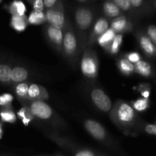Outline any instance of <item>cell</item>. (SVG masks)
I'll use <instances>...</instances> for the list:
<instances>
[{
	"label": "cell",
	"mask_w": 156,
	"mask_h": 156,
	"mask_svg": "<svg viewBox=\"0 0 156 156\" xmlns=\"http://www.w3.org/2000/svg\"><path fill=\"white\" fill-rule=\"evenodd\" d=\"M46 20L49 24L54 25L56 27L65 29L67 22L65 17L63 3L62 0H58L57 2L50 9H47L45 12Z\"/></svg>",
	"instance_id": "8992f818"
},
{
	"label": "cell",
	"mask_w": 156,
	"mask_h": 156,
	"mask_svg": "<svg viewBox=\"0 0 156 156\" xmlns=\"http://www.w3.org/2000/svg\"><path fill=\"white\" fill-rule=\"evenodd\" d=\"M28 82H19L15 87V93L19 101L27 100V91H28Z\"/></svg>",
	"instance_id": "cb8c5ba5"
},
{
	"label": "cell",
	"mask_w": 156,
	"mask_h": 156,
	"mask_svg": "<svg viewBox=\"0 0 156 156\" xmlns=\"http://www.w3.org/2000/svg\"><path fill=\"white\" fill-rule=\"evenodd\" d=\"M75 155L76 156H94L97 155V153L94 151L88 149H78L76 152H75Z\"/></svg>",
	"instance_id": "d590c367"
},
{
	"label": "cell",
	"mask_w": 156,
	"mask_h": 156,
	"mask_svg": "<svg viewBox=\"0 0 156 156\" xmlns=\"http://www.w3.org/2000/svg\"><path fill=\"white\" fill-rule=\"evenodd\" d=\"M147 36L150 38L151 41L156 45V26L154 24H150L147 26L145 30Z\"/></svg>",
	"instance_id": "d6a6232c"
},
{
	"label": "cell",
	"mask_w": 156,
	"mask_h": 156,
	"mask_svg": "<svg viewBox=\"0 0 156 156\" xmlns=\"http://www.w3.org/2000/svg\"><path fill=\"white\" fill-rule=\"evenodd\" d=\"M33 7V10L44 11V5L43 0H27Z\"/></svg>",
	"instance_id": "e575fe53"
},
{
	"label": "cell",
	"mask_w": 156,
	"mask_h": 156,
	"mask_svg": "<svg viewBox=\"0 0 156 156\" xmlns=\"http://www.w3.org/2000/svg\"><path fill=\"white\" fill-rule=\"evenodd\" d=\"M108 28H109V22L107 18L102 17L98 18L93 25L92 30L90 32L88 44L90 45L94 44L97 41L98 37L105 33Z\"/></svg>",
	"instance_id": "7c38bea8"
},
{
	"label": "cell",
	"mask_w": 156,
	"mask_h": 156,
	"mask_svg": "<svg viewBox=\"0 0 156 156\" xmlns=\"http://www.w3.org/2000/svg\"><path fill=\"white\" fill-rule=\"evenodd\" d=\"M94 12L87 6L78 7L75 11V21L78 29L82 35L89 30L94 21Z\"/></svg>",
	"instance_id": "5b68a950"
},
{
	"label": "cell",
	"mask_w": 156,
	"mask_h": 156,
	"mask_svg": "<svg viewBox=\"0 0 156 156\" xmlns=\"http://www.w3.org/2000/svg\"><path fill=\"white\" fill-rule=\"evenodd\" d=\"M124 57L126 58L129 62H131L133 64H135L136 62L142 59L141 55L138 52H129V53L125 54Z\"/></svg>",
	"instance_id": "836d02e7"
},
{
	"label": "cell",
	"mask_w": 156,
	"mask_h": 156,
	"mask_svg": "<svg viewBox=\"0 0 156 156\" xmlns=\"http://www.w3.org/2000/svg\"><path fill=\"white\" fill-rule=\"evenodd\" d=\"M48 98L49 94L44 87L37 84L30 83L27 91V100L47 101Z\"/></svg>",
	"instance_id": "5bb4252c"
},
{
	"label": "cell",
	"mask_w": 156,
	"mask_h": 156,
	"mask_svg": "<svg viewBox=\"0 0 156 156\" xmlns=\"http://www.w3.org/2000/svg\"><path fill=\"white\" fill-rule=\"evenodd\" d=\"M111 28H112L116 34L129 33L133 30V24L129 17L121 15L111 20Z\"/></svg>",
	"instance_id": "8fae6325"
},
{
	"label": "cell",
	"mask_w": 156,
	"mask_h": 156,
	"mask_svg": "<svg viewBox=\"0 0 156 156\" xmlns=\"http://www.w3.org/2000/svg\"><path fill=\"white\" fill-rule=\"evenodd\" d=\"M135 73L145 78H152L154 76V69L152 64L140 59L134 64Z\"/></svg>",
	"instance_id": "2e32d148"
},
{
	"label": "cell",
	"mask_w": 156,
	"mask_h": 156,
	"mask_svg": "<svg viewBox=\"0 0 156 156\" xmlns=\"http://www.w3.org/2000/svg\"><path fill=\"white\" fill-rule=\"evenodd\" d=\"M23 106L19 111L17 112V117L20 120H22V119H30V120H33L35 118L34 116L33 113L31 112L30 109L29 108V107L27 105L22 104Z\"/></svg>",
	"instance_id": "f546056e"
},
{
	"label": "cell",
	"mask_w": 156,
	"mask_h": 156,
	"mask_svg": "<svg viewBox=\"0 0 156 156\" xmlns=\"http://www.w3.org/2000/svg\"><path fill=\"white\" fill-rule=\"evenodd\" d=\"M1 2H2V0H0V3H1Z\"/></svg>",
	"instance_id": "60d3db41"
},
{
	"label": "cell",
	"mask_w": 156,
	"mask_h": 156,
	"mask_svg": "<svg viewBox=\"0 0 156 156\" xmlns=\"http://www.w3.org/2000/svg\"><path fill=\"white\" fill-rule=\"evenodd\" d=\"M155 123H156V122H155Z\"/></svg>",
	"instance_id": "b9f144b4"
},
{
	"label": "cell",
	"mask_w": 156,
	"mask_h": 156,
	"mask_svg": "<svg viewBox=\"0 0 156 156\" xmlns=\"http://www.w3.org/2000/svg\"><path fill=\"white\" fill-rule=\"evenodd\" d=\"M44 34L49 44L56 50L62 52V39H63V30L59 27L52 25L50 24H46L44 27Z\"/></svg>",
	"instance_id": "52a82bcc"
},
{
	"label": "cell",
	"mask_w": 156,
	"mask_h": 156,
	"mask_svg": "<svg viewBox=\"0 0 156 156\" xmlns=\"http://www.w3.org/2000/svg\"><path fill=\"white\" fill-rule=\"evenodd\" d=\"M135 130L142 131L149 135L156 136V123H147L141 120Z\"/></svg>",
	"instance_id": "4316f807"
},
{
	"label": "cell",
	"mask_w": 156,
	"mask_h": 156,
	"mask_svg": "<svg viewBox=\"0 0 156 156\" xmlns=\"http://www.w3.org/2000/svg\"><path fill=\"white\" fill-rule=\"evenodd\" d=\"M27 15H12L10 21V26L18 32H23L25 30L28 25Z\"/></svg>",
	"instance_id": "ac0fdd59"
},
{
	"label": "cell",
	"mask_w": 156,
	"mask_h": 156,
	"mask_svg": "<svg viewBox=\"0 0 156 156\" xmlns=\"http://www.w3.org/2000/svg\"><path fill=\"white\" fill-rule=\"evenodd\" d=\"M136 90L138 92L141 94L142 97L145 98H149L152 91V87L149 83H140L136 87Z\"/></svg>",
	"instance_id": "4dcf8cb0"
},
{
	"label": "cell",
	"mask_w": 156,
	"mask_h": 156,
	"mask_svg": "<svg viewBox=\"0 0 156 156\" xmlns=\"http://www.w3.org/2000/svg\"><path fill=\"white\" fill-rule=\"evenodd\" d=\"M76 1L79 2H81V3H88V2H90L94 1V0H76Z\"/></svg>",
	"instance_id": "f35d334b"
},
{
	"label": "cell",
	"mask_w": 156,
	"mask_h": 156,
	"mask_svg": "<svg viewBox=\"0 0 156 156\" xmlns=\"http://www.w3.org/2000/svg\"><path fill=\"white\" fill-rule=\"evenodd\" d=\"M21 104L27 105L36 118L52 123L59 124L57 115L55 114L51 107L44 101L41 100H23L20 101Z\"/></svg>",
	"instance_id": "7a4b0ae2"
},
{
	"label": "cell",
	"mask_w": 156,
	"mask_h": 156,
	"mask_svg": "<svg viewBox=\"0 0 156 156\" xmlns=\"http://www.w3.org/2000/svg\"><path fill=\"white\" fill-rule=\"evenodd\" d=\"M123 34H116L115 37H114V40L111 44L108 53H111V55L117 54L120 51V47H121L122 43H123Z\"/></svg>",
	"instance_id": "484cf974"
},
{
	"label": "cell",
	"mask_w": 156,
	"mask_h": 156,
	"mask_svg": "<svg viewBox=\"0 0 156 156\" xmlns=\"http://www.w3.org/2000/svg\"><path fill=\"white\" fill-rule=\"evenodd\" d=\"M149 1L150 2L151 5L153 7V9H155L156 10V0H149Z\"/></svg>",
	"instance_id": "74e56055"
},
{
	"label": "cell",
	"mask_w": 156,
	"mask_h": 156,
	"mask_svg": "<svg viewBox=\"0 0 156 156\" xmlns=\"http://www.w3.org/2000/svg\"><path fill=\"white\" fill-rule=\"evenodd\" d=\"M137 16H149L153 14V7L148 0H129Z\"/></svg>",
	"instance_id": "4fadbf2b"
},
{
	"label": "cell",
	"mask_w": 156,
	"mask_h": 156,
	"mask_svg": "<svg viewBox=\"0 0 156 156\" xmlns=\"http://www.w3.org/2000/svg\"><path fill=\"white\" fill-rule=\"evenodd\" d=\"M123 12H128L130 15H132L134 18H138L136 13L135 12L134 9L131 6L129 0H112Z\"/></svg>",
	"instance_id": "83f0119b"
},
{
	"label": "cell",
	"mask_w": 156,
	"mask_h": 156,
	"mask_svg": "<svg viewBox=\"0 0 156 156\" xmlns=\"http://www.w3.org/2000/svg\"><path fill=\"white\" fill-rule=\"evenodd\" d=\"M116 35V32L112 28H108L104 34L98 37L96 42L104 49L106 52L109 51L111 44Z\"/></svg>",
	"instance_id": "e0dca14e"
},
{
	"label": "cell",
	"mask_w": 156,
	"mask_h": 156,
	"mask_svg": "<svg viewBox=\"0 0 156 156\" xmlns=\"http://www.w3.org/2000/svg\"><path fill=\"white\" fill-rule=\"evenodd\" d=\"M79 41L70 23H67L63 30L62 52L64 57L73 62L79 55Z\"/></svg>",
	"instance_id": "3957f363"
},
{
	"label": "cell",
	"mask_w": 156,
	"mask_h": 156,
	"mask_svg": "<svg viewBox=\"0 0 156 156\" xmlns=\"http://www.w3.org/2000/svg\"><path fill=\"white\" fill-rule=\"evenodd\" d=\"M102 9L105 16L111 19L123 15V11L112 0H104Z\"/></svg>",
	"instance_id": "9a60e30c"
},
{
	"label": "cell",
	"mask_w": 156,
	"mask_h": 156,
	"mask_svg": "<svg viewBox=\"0 0 156 156\" xmlns=\"http://www.w3.org/2000/svg\"><path fill=\"white\" fill-rule=\"evenodd\" d=\"M6 9L12 15H25L27 8L25 4L21 0H13Z\"/></svg>",
	"instance_id": "d6986e66"
},
{
	"label": "cell",
	"mask_w": 156,
	"mask_h": 156,
	"mask_svg": "<svg viewBox=\"0 0 156 156\" xmlns=\"http://www.w3.org/2000/svg\"><path fill=\"white\" fill-rule=\"evenodd\" d=\"M14 97L12 94L5 93V94H1L0 95V107L5 108V107L11 106Z\"/></svg>",
	"instance_id": "1f68e13d"
},
{
	"label": "cell",
	"mask_w": 156,
	"mask_h": 156,
	"mask_svg": "<svg viewBox=\"0 0 156 156\" xmlns=\"http://www.w3.org/2000/svg\"><path fill=\"white\" fill-rule=\"evenodd\" d=\"M110 111L113 123L126 134H129L133 129H136L142 120L132 105L124 101H117Z\"/></svg>",
	"instance_id": "6da1fadb"
},
{
	"label": "cell",
	"mask_w": 156,
	"mask_h": 156,
	"mask_svg": "<svg viewBox=\"0 0 156 156\" xmlns=\"http://www.w3.org/2000/svg\"><path fill=\"white\" fill-rule=\"evenodd\" d=\"M91 99L94 105L103 112H109L112 108V101L102 89L95 88L91 91Z\"/></svg>",
	"instance_id": "30bf717a"
},
{
	"label": "cell",
	"mask_w": 156,
	"mask_h": 156,
	"mask_svg": "<svg viewBox=\"0 0 156 156\" xmlns=\"http://www.w3.org/2000/svg\"><path fill=\"white\" fill-rule=\"evenodd\" d=\"M3 134V129H2V123L0 122V140L2 139V136Z\"/></svg>",
	"instance_id": "ab89813d"
},
{
	"label": "cell",
	"mask_w": 156,
	"mask_h": 156,
	"mask_svg": "<svg viewBox=\"0 0 156 156\" xmlns=\"http://www.w3.org/2000/svg\"><path fill=\"white\" fill-rule=\"evenodd\" d=\"M117 68L120 73L124 76H130L133 73H135V67L134 64L129 62L126 58L122 57L117 60Z\"/></svg>",
	"instance_id": "44dd1931"
},
{
	"label": "cell",
	"mask_w": 156,
	"mask_h": 156,
	"mask_svg": "<svg viewBox=\"0 0 156 156\" xmlns=\"http://www.w3.org/2000/svg\"><path fill=\"white\" fill-rule=\"evenodd\" d=\"M44 1V8L46 9H50L53 7L55 4L58 2V0H43Z\"/></svg>",
	"instance_id": "8d00e7d4"
},
{
	"label": "cell",
	"mask_w": 156,
	"mask_h": 156,
	"mask_svg": "<svg viewBox=\"0 0 156 156\" xmlns=\"http://www.w3.org/2000/svg\"><path fill=\"white\" fill-rule=\"evenodd\" d=\"M27 21L29 24L32 25H39L44 24L47 21L45 13L44 11L33 10L27 17Z\"/></svg>",
	"instance_id": "7402d4cb"
},
{
	"label": "cell",
	"mask_w": 156,
	"mask_h": 156,
	"mask_svg": "<svg viewBox=\"0 0 156 156\" xmlns=\"http://www.w3.org/2000/svg\"><path fill=\"white\" fill-rule=\"evenodd\" d=\"M81 71L88 79H96L98 75L99 62L96 53L90 48L84 52L81 60Z\"/></svg>",
	"instance_id": "277c9868"
},
{
	"label": "cell",
	"mask_w": 156,
	"mask_h": 156,
	"mask_svg": "<svg viewBox=\"0 0 156 156\" xmlns=\"http://www.w3.org/2000/svg\"><path fill=\"white\" fill-rule=\"evenodd\" d=\"M0 117L2 121L5 123H14L17 120V116L12 110V106L5 107L0 111Z\"/></svg>",
	"instance_id": "603a6c76"
},
{
	"label": "cell",
	"mask_w": 156,
	"mask_h": 156,
	"mask_svg": "<svg viewBox=\"0 0 156 156\" xmlns=\"http://www.w3.org/2000/svg\"><path fill=\"white\" fill-rule=\"evenodd\" d=\"M12 69L5 64H0V82L9 83L11 82Z\"/></svg>",
	"instance_id": "f1b7e54d"
},
{
	"label": "cell",
	"mask_w": 156,
	"mask_h": 156,
	"mask_svg": "<svg viewBox=\"0 0 156 156\" xmlns=\"http://www.w3.org/2000/svg\"><path fill=\"white\" fill-rule=\"evenodd\" d=\"M84 127L89 135L99 142H108V133L105 128L98 121L91 119L85 120Z\"/></svg>",
	"instance_id": "ba28073f"
},
{
	"label": "cell",
	"mask_w": 156,
	"mask_h": 156,
	"mask_svg": "<svg viewBox=\"0 0 156 156\" xmlns=\"http://www.w3.org/2000/svg\"><path fill=\"white\" fill-rule=\"evenodd\" d=\"M130 105L136 112H144L150 107V101L149 98H141L135 101H132Z\"/></svg>",
	"instance_id": "d4e9b609"
},
{
	"label": "cell",
	"mask_w": 156,
	"mask_h": 156,
	"mask_svg": "<svg viewBox=\"0 0 156 156\" xmlns=\"http://www.w3.org/2000/svg\"><path fill=\"white\" fill-rule=\"evenodd\" d=\"M28 77V72L22 66H15L11 71V81L15 83L24 82Z\"/></svg>",
	"instance_id": "ffe728a7"
},
{
	"label": "cell",
	"mask_w": 156,
	"mask_h": 156,
	"mask_svg": "<svg viewBox=\"0 0 156 156\" xmlns=\"http://www.w3.org/2000/svg\"><path fill=\"white\" fill-rule=\"evenodd\" d=\"M136 38L142 51L148 58L155 59L156 58V45L147 36L145 30H138L136 33Z\"/></svg>",
	"instance_id": "9c48e42d"
}]
</instances>
